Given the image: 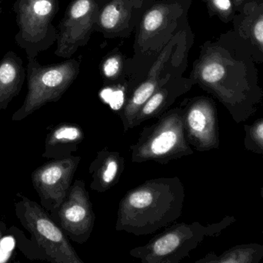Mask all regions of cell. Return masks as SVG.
<instances>
[{"mask_svg":"<svg viewBox=\"0 0 263 263\" xmlns=\"http://www.w3.org/2000/svg\"><path fill=\"white\" fill-rule=\"evenodd\" d=\"M185 190L179 177H160L132 188L120 200L116 230L153 234L182 216Z\"/></svg>","mask_w":263,"mask_h":263,"instance_id":"obj_1","label":"cell"},{"mask_svg":"<svg viewBox=\"0 0 263 263\" xmlns=\"http://www.w3.org/2000/svg\"><path fill=\"white\" fill-rule=\"evenodd\" d=\"M191 0H155L145 12L135 36L132 59L126 60V75L137 74L138 69L146 75L162 49L180 30L189 25Z\"/></svg>","mask_w":263,"mask_h":263,"instance_id":"obj_2","label":"cell"},{"mask_svg":"<svg viewBox=\"0 0 263 263\" xmlns=\"http://www.w3.org/2000/svg\"><path fill=\"white\" fill-rule=\"evenodd\" d=\"M193 45L190 25L179 31L162 49L148 69L146 75L129 93L122 107L120 117L124 131L132 129V123L142 105L170 79L184 74L188 55Z\"/></svg>","mask_w":263,"mask_h":263,"instance_id":"obj_3","label":"cell"},{"mask_svg":"<svg viewBox=\"0 0 263 263\" xmlns=\"http://www.w3.org/2000/svg\"><path fill=\"white\" fill-rule=\"evenodd\" d=\"M130 152L133 163L155 162L160 165L193 154L184 132L181 106L168 110L156 123L142 128L130 146Z\"/></svg>","mask_w":263,"mask_h":263,"instance_id":"obj_4","label":"cell"},{"mask_svg":"<svg viewBox=\"0 0 263 263\" xmlns=\"http://www.w3.org/2000/svg\"><path fill=\"white\" fill-rule=\"evenodd\" d=\"M80 71V59L69 58L46 66L40 64L36 58L28 59L27 94L23 105L12 116V121H21L44 105L60 100Z\"/></svg>","mask_w":263,"mask_h":263,"instance_id":"obj_5","label":"cell"},{"mask_svg":"<svg viewBox=\"0 0 263 263\" xmlns=\"http://www.w3.org/2000/svg\"><path fill=\"white\" fill-rule=\"evenodd\" d=\"M15 210L23 228L32 235L42 259L54 263H84L66 233L41 205L17 193Z\"/></svg>","mask_w":263,"mask_h":263,"instance_id":"obj_6","label":"cell"},{"mask_svg":"<svg viewBox=\"0 0 263 263\" xmlns=\"http://www.w3.org/2000/svg\"><path fill=\"white\" fill-rule=\"evenodd\" d=\"M59 9V0H15L13 3L18 28L15 41L26 51L27 59L36 58L57 42V29L52 20Z\"/></svg>","mask_w":263,"mask_h":263,"instance_id":"obj_7","label":"cell"},{"mask_svg":"<svg viewBox=\"0 0 263 263\" xmlns=\"http://www.w3.org/2000/svg\"><path fill=\"white\" fill-rule=\"evenodd\" d=\"M205 234V227L197 222L173 224L129 254L142 263H179L189 257Z\"/></svg>","mask_w":263,"mask_h":263,"instance_id":"obj_8","label":"cell"},{"mask_svg":"<svg viewBox=\"0 0 263 263\" xmlns=\"http://www.w3.org/2000/svg\"><path fill=\"white\" fill-rule=\"evenodd\" d=\"M109 0H72L57 26L55 54L69 59L89 43L96 31L99 14Z\"/></svg>","mask_w":263,"mask_h":263,"instance_id":"obj_9","label":"cell"},{"mask_svg":"<svg viewBox=\"0 0 263 263\" xmlns=\"http://www.w3.org/2000/svg\"><path fill=\"white\" fill-rule=\"evenodd\" d=\"M81 157L53 159L32 171L31 180L40 204L52 216L66 199Z\"/></svg>","mask_w":263,"mask_h":263,"instance_id":"obj_10","label":"cell"},{"mask_svg":"<svg viewBox=\"0 0 263 263\" xmlns=\"http://www.w3.org/2000/svg\"><path fill=\"white\" fill-rule=\"evenodd\" d=\"M51 217L71 240L80 245L89 240L96 216L83 179L72 184L66 199Z\"/></svg>","mask_w":263,"mask_h":263,"instance_id":"obj_11","label":"cell"},{"mask_svg":"<svg viewBox=\"0 0 263 263\" xmlns=\"http://www.w3.org/2000/svg\"><path fill=\"white\" fill-rule=\"evenodd\" d=\"M155 0H109L100 10L96 32L106 40L126 39L136 32Z\"/></svg>","mask_w":263,"mask_h":263,"instance_id":"obj_12","label":"cell"},{"mask_svg":"<svg viewBox=\"0 0 263 263\" xmlns=\"http://www.w3.org/2000/svg\"><path fill=\"white\" fill-rule=\"evenodd\" d=\"M182 123L185 138L199 151L216 145V116L210 99L195 97L182 102Z\"/></svg>","mask_w":263,"mask_h":263,"instance_id":"obj_13","label":"cell"},{"mask_svg":"<svg viewBox=\"0 0 263 263\" xmlns=\"http://www.w3.org/2000/svg\"><path fill=\"white\" fill-rule=\"evenodd\" d=\"M194 84L190 77H185L183 74L170 79L165 84L158 88L142 105L132 123V128L139 126L149 119L160 117L170 110V107L179 97L189 92Z\"/></svg>","mask_w":263,"mask_h":263,"instance_id":"obj_14","label":"cell"},{"mask_svg":"<svg viewBox=\"0 0 263 263\" xmlns=\"http://www.w3.org/2000/svg\"><path fill=\"white\" fill-rule=\"evenodd\" d=\"M125 159L120 152L104 147L91 162L89 173L92 177L90 188L103 193L115 186L125 170Z\"/></svg>","mask_w":263,"mask_h":263,"instance_id":"obj_15","label":"cell"},{"mask_svg":"<svg viewBox=\"0 0 263 263\" xmlns=\"http://www.w3.org/2000/svg\"><path fill=\"white\" fill-rule=\"evenodd\" d=\"M84 139L85 133L80 125L69 122L60 124L46 136L43 157L52 160L69 157L77 152Z\"/></svg>","mask_w":263,"mask_h":263,"instance_id":"obj_16","label":"cell"},{"mask_svg":"<svg viewBox=\"0 0 263 263\" xmlns=\"http://www.w3.org/2000/svg\"><path fill=\"white\" fill-rule=\"evenodd\" d=\"M26 77V69L20 56L9 50L0 60V111L18 95Z\"/></svg>","mask_w":263,"mask_h":263,"instance_id":"obj_17","label":"cell"},{"mask_svg":"<svg viewBox=\"0 0 263 263\" xmlns=\"http://www.w3.org/2000/svg\"><path fill=\"white\" fill-rule=\"evenodd\" d=\"M126 60L118 49L112 50L106 56L100 69L105 83L108 85L121 83L123 77H126Z\"/></svg>","mask_w":263,"mask_h":263,"instance_id":"obj_18","label":"cell"},{"mask_svg":"<svg viewBox=\"0 0 263 263\" xmlns=\"http://www.w3.org/2000/svg\"><path fill=\"white\" fill-rule=\"evenodd\" d=\"M212 13L219 15L221 18H227L233 12L231 0H204Z\"/></svg>","mask_w":263,"mask_h":263,"instance_id":"obj_19","label":"cell"},{"mask_svg":"<svg viewBox=\"0 0 263 263\" xmlns=\"http://www.w3.org/2000/svg\"><path fill=\"white\" fill-rule=\"evenodd\" d=\"M252 32L253 38L263 50V13L253 23Z\"/></svg>","mask_w":263,"mask_h":263,"instance_id":"obj_20","label":"cell"},{"mask_svg":"<svg viewBox=\"0 0 263 263\" xmlns=\"http://www.w3.org/2000/svg\"><path fill=\"white\" fill-rule=\"evenodd\" d=\"M255 134H256V137L259 138V140L263 141V122L262 123L259 124L256 129H255Z\"/></svg>","mask_w":263,"mask_h":263,"instance_id":"obj_21","label":"cell"},{"mask_svg":"<svg viewBox=\"0 0 263 263\" xmlns=\"http://www.w3.org/2000/svg\"><path fill=\"white\" fill-rule=\"evenodd\" d=\"M5 230H6V227H5V225L0 222V240H1L2 238H3Z\"/></svg>","mask_w":263,"mask_h":263,"instance_id":"obj_22","label":"cell"},{"mask_svg":"<svg viewBox=\"0 0 263 263\" xmlns=\"http://www.w3.org/2000/svg\"><path fill=\"white\" fill-rule=\"evenodd\" d=\"M242 1H243V0H234L235 4H236L237 6H239V5L242 3Z\"/></svg>","mask_w":263,"mask_h":263,"instance_id":"obj_23","label":"cell"},{"mask_svg":"<svg viewBox=\"0 0 263 263\" xmlns=\"http://www.w3.org/2000/svg\"><path fill=\"white\" fill-rule=\"evenodd\" d=\"M2 11H3V9H2V0H0V14L2 13Z\"/></svg>","mask_w":263,"mask_h":263,"instance_id":"obj_24","label":"cell"}]
</instances>
